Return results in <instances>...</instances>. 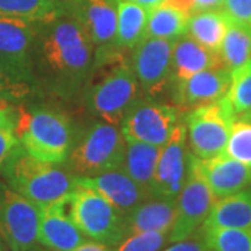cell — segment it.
Segmentation results:
<instances>
[{
  "label": "cell",
  "mask_w": 251,
  "mask_h": 251,
  "mask_svg": "<svg viewBox=\"0 0 251 251\" xmlns=\"http://www.w3.org/2000/svg\"><path fill=\"white\" fill-rule=\"evenodd\" d=\"M3 175L10 187L39 208L66 200L77 187L75 176L60 169L59 165L32 156L21 144L10 155Z\"/></svg>",
  "instance_id": "cell-1"
},
{
  "label": "cell",
  "mask_w": 251,
  "mask_h": 251,
  "mask_svg": "<svg viewBox=\"0 0 251 251\" xmlns=\"http://www.w3.org/2000/svg\"><path fill=\"white\" fill-rule=\"evenodd\" d=\"M39 42L42 62L60 80L77 82L85 77L92 63L94 44L74 18H56L41 24Z\"/></svg>",
  "instance_id": "cell-2"
},
{
  "label": "cell",
  "mask_w": 251,
  "mask_h": 251,
  "mask_svg": "<svg viewBox=\"0 0 251 251\" xmlns=\"http://www.w3.org/2000/svg\"><path fill=\"white\" fill-rule=\"evenodd\" d=\"M18 143L32 156L60 165L72 151V128L63 116L50 109H20L14 112Z\"/></svg>",
  "instance_id": "cell-3"
},
{
  "label": "cell",
  "mask_w": 251,
  "mask_h": 251,
  "mask_svg": "<svg viewBox=\"0 0 251 251\" xmlns=\"http://www.w3.org/2000/svg\"><path fill=\"white\" fill-rule=\"evenodd\" d=\"M67 211L85 237L109 247L127 237L126 216L92 188L77 186L67 198Z\"/></svg>",
  "instance_id": "cell-4"
},
{
  "label": "cell",
  "mask_w": 251,
  "mask_h": 251,
  "mask_svg": "<svg viewBox=\"0 0 251 251\" xmlns=\"http://www.w3.org/2000/svg\"><path fill=\"white\" fill-rule=\"evenodd\" d=\"M126 138L116 126L92 125L70 151V166L77 176H97L122 169L125 161Z\"/></svg>",
  "instance_id": "cell-5"
},
{
  "label": "cell",
  "mask_w": 251,
  "mask_h": 251,
  "mask_svg": "<svg viewBox=\"0 0 251 251\" xmlns=\"http://www.w3.org/2000/svg\"><path fill=\"white\" fill-rule=\"evenodd\" d=\"M41 208L0 183V237L10 251H39Z\"/></svg>",
  "instance_id": "cell-6"
},
{
  "label": "cell",
  "mask_w": 251,
  "mask_h": 251,
  "mask_svg": "<svg viewBox=\"0 0 251 251\" xmlns=\"http://www.w3.org/2000/svg\"><path fill=\"white\" fill-rule=\"evenodd\" d=\"M234 119L226 98L191 109L184 123L191 153L200 159H209L224 153Z\"/></svg>",
  "instance_id": "cell-7"
},
{
  "label": "cell",
  "mask_w": 251,
  "mask_h": 251,
  "mask_svg": "<svg viewBox=\"0 0 251 251\" xmlns=\"http://www.w3.org/2000/svg\"><path fill=\"white\" fill-rule=\"evenodd\" d=\"M138 80L126 63H120L94 84L87 94L90 109L109 125H122L126 113L138 100Z\"/></svg>",
  "instance_id": "cell-8"
},
{
  "label": "cell",
  "mask_w": 251,
  "mask_h": 251,
  "mask_svg": "<svg viewBox=\"0 0 251 251\" xmlns=\"http://www.w3.org/2000/svg\"><path fill=\"white\" fill-rule=\"evenodd\" d=\"M216 198L200 169V158L188 153L186 183L176 200V219L168 242H180L191 237L204 225Z\"/></svg>",
  "instance_id": "cell-9"
},
{
  "label": "cell",
  "mask_w": 251,
  "mask_h": 251,
  "mask_svg": "<svg viewBox=\"0 0 251 251\" xmlns=\"http://www.w3.org/2000/svg\"><path fill=\"white\" fill-rule=\"evenodd\" d=\"M180 110L168 103L135 102L122 122V133L128 141L162 147L179 123Z\"/></svg>",
  "instance_id": "cell-10"
},
{
  "label": "cell",
  "mask_w": 251,
  "mask_h": 251,
  "mask_svg": "<svg viewBox=\"0 0 251 251\" xmlns=\"http://www.w3.org/2000/svg\"><path fill=\"white\" fill-rule=\"evenodd\" d=\"M187 128L179 122L161 147L151 183V197L176 201L186 183L188 166Z\"/></svg>",
  "instance_id": "cell-11"
},
{
  "label": "cell",
  "mask_w": 251,
  "mask_h": 251,
  "mask_svg": "<svg viewBox=\"0 0 251 251\" xmlns=\"http://www.w3.org/2000/svg\"><path fill=\"white\" fill-rule=\"evenodd\" d=\"M175 41L145 36L134 48L133 72L148 95L161 94L172 80V52Z\"/></svg>",
  "instance_id": "cell-12"
},
{
  "label": "cell",
  "mask_w": 251,
  "mask_h": 251,
  "mask_svg": "<svg viewBox=\"0 0 251 251\" xmlns=\"http://www.w3.org/2000/svg\"><path fill=\"white\" fill-rule=\"evenodd\" d=\"M64 4V14H70L94 45L99 49L112 48L117 28L116 0H69Z\"/></svg>",
  "instance_id": "cell-13"
},
{
  "label": "cell",
  "mask_w": 251,
  "mask_h": 251,
  "mask_svg": "<svg viewBox=\"0 0 251 251\" xmlns=\"http://www.w3.org/2000/svg\"><path fill=\"white\" fill-rule=\"evenodd\" d=\"M232 72L225 66L206 69L176 81L175 99L181 109L204 106L224 99L229 91Z\"/></svg>",
  "instance_id": "cell-14"
},
{
  "label": "cell",
  "mask_w": 251,
  "mask_h": 251,
  "mask_svg": "<svg viewBox=\"0 0 251 251\" xmlns=\"http://www.w3.org/2000/svg\"><path fill=\"white\" fill-rule=\"evenodd\" d=\"M75 183L81 187L92 188L108 200L123 215H128L135 206L151 196L140 187L122 169L105 172L97 176H75Z\"/></svg>",
  "instance_id": "cell-15"
},
{
  "label": "cell",
  "mask_w": 251,
  "mask_h": 251,
  "mask_svg": "<svg viewBox=\"0 0 251 251\" xmlns=\"http://www.w3.org/2000/svg\"><path fill=\"white\" fill-rule=\"evenodd\" d=\"M39 28L38 23L0 16V56L32 74V52Z\"/></svg>",
  "instance_id": "cell-16"
},
{
  "label": "cell",
  "mask_w": 251,
  "mask_h": 251,
  "mask_svg": "<svg viewBox=\"0 0 251 251\" xmlns=\"http://www.w3.org/2000/svg\"><path fill=\"white\" fill-rule=\"evenodd\" d=\"M67 198L41 208L39 243L48 250L73 251L87 239L69 215Z\"/></svg>",
  "instance_id": "cell-17"
},
{
  "label": "cell",
  "mask_w": 251,
  "mask_h": 251,
  "mask_svg": "<svg viewBox=\"0 0 251 251\" xmlns=\"http://www.w3.org/2000/svg\"><path fill=\"white\" fill-rule=\"evenodd\" d=\"M200 169L216 200L239 193L251 184V168L226 153L200 159Z\"/></svg>",
  "instance_id": "cell-18"
},
{
  "label": "cell",
  "mask_w": 251,
  "mask_h": 251,
  "mask_svg": "<svg viewBox=\"0 0 251 251\" xmlns=\"http://www.w3.org/2000/svg\"><path fill=\"white\" fill-rule=\"evenodd\" d=\"M219 66H224L219 52L208 49L187 34L175 41L172 52V80H183L198 72Z\"/></svg>",
  "instance_id": "cell-19"
},
{
  "label": "cell",
  "mask_w": 251,
  "mask_h": 251,
  "mask_svg": "<svg viewBox=\"0 0 251 251\" xmlns=\"http://www.w3.org/2000/svg\"><path fill=\"white\" fill-rule=\"evenodd\" d=\"M176 219V201L147 198L126 215L127 236L140 232H171Z\"/></svg>",
  "instance_id": "cell-20"
},
{
  "label": "cell",
  "mask_w": 251,
  "mask_h": 251,
  "mask_svg": "<svg viewBox=\"0 0 251 251\" xmlns=\"http://www.w3.org/2000/svg\"><path fill=\"white\" fill-rule=\"evenodd\" d=\"M251 226V190L218 198L201 227L214 229H244ZM200 227V229H201Z\"/></svg>",
  "instance_id": "cell-21"
},
{
  "label": "cell",
  "mask_w": 251,
  "mask_h": 251,
  "mask_svg": "<svg viewBox=\"0 0 251 251\" xmlns=\"http://www.w3.org/2000/svg\"><path fill=\"white\" fill-rule=\"evenodd\" d=\"M161 147L126 140L125 161L122 171L151 196V183Z\"/></svg>",
  "instance_id": "cell-22"
},
{
  "label": "cell",
  "mask_w": 251,
  "mask_h": 251,
  "mask_svg": "<svg viewBox=\"0 0 251 251\" xmlns=\"http://www.w3.org/2000/svg\"><path fill=\"white\" fill-rule=\"evenodd\" d=\"M116 6L117 28L112 48L134 49L145 38L148 9L128 0H116Z\"/></svg>",
  "instance_id": "cell-23"
},
{
  "label": "cell",
  "mask_w": 251,
  "mask_h": 251,
  "mask_svg": "<svg viewBox=\"0 0 251 251\" xmlns=\"http://www.w3.org/2000/svg\"><path fill=\"white\" fill-rule=\"evenodd\" d=\"M227 28L224 10H200L188 18L187 35L211 50L219 52Z\"/></svg>",
  "instance_id": "cell-24"
},
{
  "label": "cell",
  "mask_w": 251,
  "mask_h": 251,
  "mask_svg": "<svg viewBox=\"0 0 251 251\" xmlns=\"http://www.w3.org/2000/svg\"><path fill=\"white\" fill-rule=\"evenodd\" d=\"M219 54L226 69L233 72L251 60V24L227 17V28Z\"/></svg>",
  "instance_id": "cell-25"
},
{
  "label": "cell",
  "mask_w": 251,
  "mask_h": 251,
  "mask_svg": "<svg viewBox=\"0 0 251 251\" xmlns=\"http://www.w3.org/2000/svg\"><path fill=\"white\" fill-rule=\"evenodd\" d=\"M64 14L60 0H0V16L48 24Z\"/></svg>",
  "instance_id": "cell-26"
},
{
  "label": "cell",
  "mask_w": 251,
  "mask_h": 251,
  "mask_svg": "<svg viewBox=\"0 0 251 251\" xmlns=\"http://www.w3.org/2000/svg\"><path fill=\"white\" fill-rule=\"evenodd\" d=\"M190 16L166 4H158L148 10L145 36L176 41L187 34Z\"/></svg>",
  "instance_id": "cell-27"
},
{
  "label": "cell",
  "mask_w": 251,
  "mask_h": 251,
  "mask_svg": "<svg viewBox=\"0 0 251 251\" xmlns=\"http://www.w3.org/2000/svg\"><path fill=\"white\" fill-rule=\"evenodd\" d=\"M34 92L32 74L0 56V100L17 102Z\"/></svg>",
  "instance_id": "cell-28"
},
{
  "label": "cell",
  "mask_w": 251,
  "mask_h": 251,
  "mask_svg": "<svg viewBox=\"0 0 251 251\" xmlns=\"http://www.w3.org/2000/svg\"><path fill=\"white\" fill-rule=\"evenodd\" d=\"M200 232L214 251H251V226L244 229L201 227Z\"/></svg>",
  "instance_id": "cell-29"
},
{
  "label": "cell",
  "mask_w": 251,
  "mask_h": 251,
  "mask_svg": "<svg viewBox=\"0 0 251 251\" xmlns=\"http://www.w3.org/2000/svg\"><path fill=\"white\" fill-rule=\"evenodd\" d=\"M225 98L236 117L251 112V60L232 72L230 87Z\"/></svg>",
  "instance_id": "cell-30"
},
{
  "label": "cell",
  "mask_w": 251,
  "mask_h": 251,
  "mask_svg": "<svg viewBox=\"0 0 251 251\" xmlns=\"http://www.w3.org/2000/svg\"><path fill=\"white\" fill-rule=\"evenodd\" d=\"M224 153L251 168V119H234Z\"/></svg>",
  "instance_id": "cell-31"
},
{
  "label": "cell",
  "mask_w": 251,
  "mask_h": 251,
  "mask_svg": "<svg viewBox=\"0 0 251 251\" xmlns=\"http://www.w3.org/2000/svg\"><path fill=\"white\" fill-rule=\"evenodd\" d=\"M168 233L162 232H140L128 234L119 244L117 251H161L168 243Z\"/></svg>",
  "instance_id": "cell-32"
},
{
  "label": "cell",
  "mask_w": 251,
  "mask_h": 251,
  "mask_svg": "<svg viewBox=\"0 0 251 251\" xmlns=\"http://www.w3.org/2000/svg\"><path fill=\"white\" fill-rule=\"evenodd\" d=\"M222 10L227 17L251 24V0H224Z\"/></svg>",
  "instance_id": "cell-33"
},
{
  "label": "cell",
  "mask_w": 251,
  "mask_h": 251,
  "mask_svg": "<svg viewBox=\"0 0 251 251\" xmlns=\"http://www.w3.org/2000/svg\"><path fill=\"white\" fill-rule=\"evenodd\" d=\"M18 144L20 143L13 127L0 126V172H3L6 162Z\"/></svg>",
  "instance_id": "cell-34"
},
{
  "label": "cell",
  "mask_w": 251,
  "mask_h": 251,
  "mask_svg": "<svg viewBox=\"0 0 251 251\" xmlns=\"http://www.w3.org/2000/svg\"><path fill=\"white\" fill-rule=\"evenodd\" d=\"M162 251H214L208 244H206L202 237L201 239H184L180 242H175L171 247L165 249Z\"/></svg>",
  "instance_id": "cell-35"
},
{
  "label": "cell",
  "mask_w": 251,
  "mask_h": 251,
  "mask_svg": "<svg viewBox=\"0 0 251 251\" xmlns=\"http://www.w3.org/2000/svg\"><path fill=\"white\" fill-rule=\"evenodd\" d=\"M166 6H171L173 9H177L188 16L196 13V1L194 0H163L162 1Z\"/></svg>",
  "instance_id": "cell-36"
},
{
  "label": "cell",
  "mask_w": 251,
  "mask_h": 251,
  "mask_svg": "<svg viewBox=\"0 0 251 251\" xmlns=\"http://www.w3.org/2000/svg\"><path fill=\"white\" fill-rule=\"evenodd\" d=\"M0 126L14 128V112L9 108L6 100H0Z\"/></svg>",
  "instance_id": "cell-37"
},
{
  "label": "cell",
  "mask_w": 251,
  "mask_h": 251,
  "mask_svg": "<svg viewBox=\"0 0 251 251\" xmlns=\"http://www.w3.org/2000/svg\"><path fill=\"white\" fill-rule=\"evenodd\" d=\"M194 1H196V11L222 9V3H224V0H194Z\"/></svg>",
  "instance_id": "cell-38"
},
{
  "label": "cell",
  "mask_w": 251,
  "mask_h": 251,
  "mask_svg": "<svg viewBox=\"0 0 251 251\" xmlns=\"http://www.w3.org/2000/svg\"><path fill=\"white\" fill-rule=\"evenodd\" d=\"M73 251H110L109 246L98 242H84Z\"/></svg>",
  "instance_id": "cell-39"
},
{
  "label": "cell",
  "mask_w": 251,
  "mask_h": 251,
  "mask_svg": "<svg viewBox=\"0 0 251 251\" xmlns=\"http://www.w3.org/2000/svg\"><path fill=\"white\" fill-rule=\"evenodd\" d=\"M128 1H133V3H137V4H140V6H143L145 9H152L155 6H158V4H161L163 0H128Z\"/></svg>",
  "instance_id": "cell-40"
},
{
  "label": "cell",
  "mask_w": 251,
  "mask_h": 251,
  "mask_svg": "<svg viewBox=\"0 0 251 251\" xmlns=\"http://www.w3.org/2000/svg\"><path fill=\"white\" fill-rule=\"evenodd\" d=\"M0 251H6V244L1 240V237H0Z\"/></svg>",
  "instance_id": "cell-41"
},
{
  "label": "cell",
  "mask_w": 251,
  "mask_h": 251,
  "mask_svg": "<svg viewBox=\"0 0 251 251\" xmlns=\"http://www.w3.org/2000/svg\"><path fill=\"white\" fill-rule=\"evenodd\" d=\"M240 117H249V119H251V112H249L247 115H244V116H240Z\"/></svg>",
  "instance_id": "cell-42"
}]
</instances>
